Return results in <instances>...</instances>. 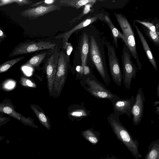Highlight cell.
Instances as JSON below:
<instances>
[{
	"label": "cell",
	"mask_w": 159,
	"mask_h": 159,
	"mask_svg": "<svg viewBox=\"0 0 159 159\" xmlns=\"http://www.w3.org/2000/svg\"><path fill=\"white\" fill-rule=\"evenodd\" d=\"M156 111L155 112L156 113L158 116L159 115V107L158 106H157L156 108Z\"/></svg>",
	"instance_id": "36"
},
{
	"label": "cell",
	"mask_w": 159,
	"mask_h": 159,
	"mask_svg": "<svg viewBox=\"0 0 159 159\" xmlns=\"http://www.w3.org/2000/svg\"><path fill=\"white\" fill-rule=\"evenodd\" d=\"M56 1L55 0H46L44 1H41L31 5L30 7H34L38 6L41 5L44 6V4L49 6L53 4V3Z\"/></svg>",
	"instance_id": "29"
},
{
	"label": "cell",
	"mask_w": 159,
	"mask_h": 159,
	"mask_svg": "<svg viewBox=\"0 0 159 159\" xmlns=\"http://www.w3.org/2000/svg\"><path fill=\"white\" fill-rule=\"evenodd\" d=\"M30 107L41 123L48 130L50 129L49 121L44 113L40 111L35 104H30Z\"/></svg>",
	"instance_id": "19"
},
{
	"label": "cell",
	"mask_w": 159,
	"mask_h": 159,
	"mask_svg": "<svg viewBox=\"0 0 159 159\" xmlns=\"http://www.w3.org/2000/svg\"><path fill=\"white\" fill-rule=\"evenodd\" d=\"M135 98V101L132 109L131 114L133 116V122L138 125L141 122L143 114L144 102L145 98L143 92L140 87Z\"/></svg>",
	"instance_id": "11"
},
{
	"label": "cell",
	"mask_w": 159,
	"mask_h": 159,
	"mask_svg": "<svg viewBox=\"0 0 159 159\" xmlns=\"http://www.w3.org/2000/svg\"><path fill=\"white\" fill-rule=\"evenodd\" d=\"M5 34L0 28V39L5 38Z\"/></svg>",
	"instance_id": "34"
},
{
	"label": "cell",
	"mask_w": 159,
	"mask_h": 159,
	"mask_svg": "<svg viewBox=\"0 0 159 159\" xmlns=\"http://www.w3.org/2000/svg\"><path fill=\"white\" fill-rule=\"evenodd\" d=\"M159 101H156L154 102V105L155 106H157V105H158L159 104Z\"/></svg>",
	"instance_id": "37"
},
{
	"label": "cell",
	"mask_w": 159,
	"mask_h": 159,
	"mask_svg": "<svg viewBox=\"0 0 159 159\" xmlns=\"http://www.w3.org/2000/svg\"><path fill=\"white\" fill-rule=\"evenodd\" d=\"M82 134L86 139L93 144H96L98 142V140L97 135L92 130L87 129L83 132Z\"/></svg>",
	"instance_id": "22"
},
{
	"label": "cell",
	"mask_w": 159,
	"mask_h": 159,
	"mask_svg": "<svg viewBox=\"0 0 159 159\" xmlns=\"http://www.w3.org/2000/svg\"><path fill=\"white\" fill-rule=\"evenodd\" d=\"M135 28L149 61L157 71V69L156 61L143 34L136 25H135Z\"/></svg>",
	"instance_id": "15"
},
{
	"label": "cell",
	"mask_w": 159,
	"mask_h": 159,
	"mask_svg": "<svg viewBox=\"0 0 159 159\" xmlns=\"http://www.w3.org/2000/svg\"><path fill=\"white\" fill-rule=\"evenodd\" d=\"M69 59L63 52L59 53L53 90L59 93L63 86L66 75Z\"/></svg>",
	"instance_id": "7"
},
{
	"label": "cell",
	"mask_w": 159,
	"mask_h": 159,
	"mask_svg": "<svg viewBox=\"0 0 159 159\" xmlns=\"http://www.w3.org/2000/svg\"><path fill=\"white\" fill-rule=\"evenodd\" d=\"M70 115L75 117H81L88 116L87 112L84 109H78L71 111Z\"/></svg>",
	"instance_id": "28"
},
{
	"label": "cell",
	"mask_w": 159,
	"mask_h": 159,
	"mask_svg": "<svg viewBox=\"0 0 159 159\" xmlns=\"http://www.w3.org/2000/svg\"><path fill=\"white\" fill-rule=\"evenodd\" d=\"M85 83L87 91L97 98L108 99L112 103L120 98L107 89L94 75L87 77Z\"/></svg>",
	"instance_id": "4"
},
{
	"label": "cell",
	"mask_w": 159,
	"mask_h": 159,
	"mask_svg": "<svg viewBox=\"0 0 159 159\" xmlns=\"http://www.w3.org/2000/svg\"><path fill=\"white\" fill-rule=\"evenodd\" d=\"M90 55L105 85L109 86L111 80L106 61L103 45L99 38L91 35L90 37Z\"/></svg>",
	"instance_id": "1"
},
{
	"label": "cell",
	"mask_w": 159,
	"mask_h": 159,
	"mask_svg": "<svg viewBox=\"0 0 159 159\" xmlns=\"http://www.w3.org/2000/svg\"><path fill=\"white\" fill-rule=\"evenodd\" d=\"M57 9V6L54 4L49 6L41 5L25 9L21 12V15L30 19H36Z\"/></svg>",
	"instance_id": "12"
},
{
	"label": "cell",
	"mask_w": 159,
	"mask_h": 159,
	"mask_svg": "<svg viewBox=\"0 0 159 159\" xmlns=\"http://www.w3.org/2000/svg\"><path fill=\"white\" fill-rule=\"evenodd\" d=\"M147 35L157 45H159V37L158 31L153 32L144 27Z\"/></svg>",
	"instance_id": "26"
},
{
	"label": "cell",
	"mask_w": 159,
	"mask_h": 159,
	"mask_svg": "<svg viewBox=\"0 0 159 159\" xmlns=\"http://www.w3.org/2000/svg\"><path fill=\"white\" fill-rule=\"evenodd\" d=\"M159 154L158 146L154 145L148 153L145 159H158Z\"/></svg>",
	"instance_id": "24"
},
{
	"label": "cell",
	"mask_w": 159,
	"mask_h": 159,
	"mask_svg": "<svg viewBox=\"0 0 159 159\" xmlns=\"http://www.w3.org/2000/svg\"><path fill=\"white\" fill-rule=\"evenodd\" d=\"M24 57H21L7 61L0 65V73L8 70L15 64L22 60Z\"/></svg>",
	"instance_id": "21"
},
{
	"label": "cell",
	"mask_w": 159,
	"mask_h": 159,
	"mask_svg": "<svg viewBox=\"0 0 159 159\" xmlns=\"http://www.w3.org/2000/svg\"><path fill=\"white\" fill-rule=\"evenodd\" d=\"M19 82L21 85L24 87L28 88H35L36 85L29 79L23 76L20 77Z\"/></svg>",
	"instance_id": "23"
},
{
	"label": "cell",
	"mask_w": 159,
	"mask_h": 159,
	"mask_svg": "<svg viewBox=\"0 0 159 159\" xmlns=\"http://www.w3.org/2000/svg\"><path fill=\"white\" fill-rule=\"evenodd\" d=\"M92 4H87L84 5L83 11L78 16L73 19L70 22V25H71L77 20H80L84 16L87 14L91 10L90 8L92 6Z\"/></svg>",
	"instance_id": "25"
},
{
	"label": "cell",
	"mask_w": 159,
	"mask_h": 159,
	"mask_svg": "<svg viewBox=\"0 0 159 159\" xmlns=\"http://www.w3.org/2000/svg\"><path fill=\"white\" fill-rule=\"evenodd\" d=\"M83 73L85 75H87L90 73V69L89 67L86 66L83 67Z\"/></svg>",
	"instance_id": "33"
},
{
	"label": "cell",
	"mask_w": 159,
	"mask_h": 159,
	"mask_svg": "<svg viewBox=\"0 0 159 159\" xmlns=\"http://www.w3.org/2000/svg\"><path fill=\"white\" fill-rule=\"evenodd\" d=\"M107 119L117 138L135 157L137 158H141V155L139 152L137 142L133 139L129 132L120 122L119 117L112 113L108 115Z\"/></svg>",
	"instance_id": "2"
},
{
	"label": "cell",
	"mask_w": 159,
	"mask_h": 159,
	"mask_svg": "<svg viewBox=\"0 0 159 159\" xmlns=\"http://www.w3.org/2000/svg\"><path fill=\"white\" fill-rule=\"evenodd\" d=\"M116 20L121 28L125 39V44L131 54L136 60L138 69L141 70L142 65L138 58L133 31L129 22L124 15L114 13Z\"/></svg>",
	"instance_id": "3"
},
{
	"label": "cell",
	"mask_w": 159,
	"mask_h": 159,
	"mask_svg": "<svg viewBox=\"0 0 159 159\" xmlns=\"http://www.w3.org/2000/svg\"><path fill=\"white\" fill-rule=\"evenodd\" d=\"M89 43L88 35L84 33L80 43V49L82 67L86 66L87 58L89 52Z\"/></svg>",
	"instance_id": "16"
},
{
	"label": "cell",
	"mask_w": 159,
	"mask_h": 159,
	"mask_svg": "<svg viewBox=\"0 0 159 159\" xmlns=\"http://www.w3.org/2000/svg\"><path fill=\"white\" fill-rule=\"evenodd\" d=\"M46 52L43 53L35 55L30 59L24 66L34 67L38 66L45 58Z\"/></svg>",
	"instance_id": "20"
},
{
	"label": "cell",
	"mask_w": 159,
	"mask_h": 159,
	"mask_svg": "<svg viewBox=\"0 0 159 159\" xmlns=\"http://www.w3.org/2000/svg\"><path fill=\"white\" fill-rule=\"evenodd\" d=\"M159 84H158L157 88V95L159 98Z\"/></svg>",
	"instance_id": "35"
},
{
	"label": "cell",
	"mask_w": 159,
	"mask_h": 159,
	"mask_svg": "<svg viewBox=\"0 0 159 159\" xmlns=\"http://www.w3.org/2000/svg\"><path fill=\"white\" fill-rule=\"evenodd\" d=\"M135 20L152 31L156 32L158 31V30H157L156 27L152 23L143 21L139 20Z\"/></svg>",
	"instance_id": "27"
},
{
	"label": "cell",
	"mask_w": 159,
	"mask_h": 159,
	"mask_svg": "<svg viewBox=\"0 0 159 159\" xmlns=\"http://www.w3.org/2000/svg\"><path fill=\"white\" fill-rule=\"evenodd\" d=\"M95 0H61L59 2L62 6H69L78 9L87 4H93Z\"/></svg>",
	"instance_id": "18"
},
{
	"label": "cell",
	"mask_w": 159,
	"mask_h": 159,
	"mask_svg": "<svg viewBox=\"0 0 159 159\" xmlns=\"http://www.w3.org/2000/svg\"><path fill=\"white\" fill-rule=\"evenodd\" d=\"M15 3H16L19 6H22L30 4L32 2L28 0H15Z\"/></svg>",
	"instance_id": "30"
},
{
	"label": "cell",
	"mask_w": 159,
	"mask_h": 159,
	"mask_svg": "<svg viewBox=\"0 0 159 159\" xmlns=\"http://www.w3.org/2000/svg\"><path fill=\"white\" fill-rule=\"evenodd\" d=\"M101 14H98L93 17H89L74 26L70 30L57 36L55 38L63 39V47L65 48L66 44L67 43V41L73 33L78 30L85 27L95 21L101 17Z\"/></svg>",
	"instance_id": "13"
},
{
	"label": "cell",
	"mask_w": 159,
	"mask_h": 159,
	"mask_svg": "<svg viewBox=\"0 0 159 159\" xmlns=\"http://www.w3.org/2000/svg\"><path fill=\"white\" fill-rule=\"evenodd\" d=\"M104 20L109 26L112 33L115 46L116 48H118L117 39H121L125 43V39L123 34L113 24L110 17L107 15L104 16Z\"/></svg>",
	"instance_id": "17"
},
{
	"label": "cell",
	"mask_w": 159,
	"mask_h": 159,
	"mask_svg": "<svg viewBox=\"0 0 159 159\" xmlns=\"http://www.w3.org/2000/svg\"><path fill=\"white\" fill-rule=\"evenodd\" d=\"M15 107L9 99L5 98L0 103V113L6 114L21 122L25 116L17 112Z\"/></svg>",
	"instance_id": "14"
},
{
	"label": "cell",
	"mask_w": 159,
	"mask_h": 159,
	"mask_svg": "<svg viewBox=\"0 0 159 159\" xmlns=\"http://www.w3.org/2000/svg\"><path fill=\"white\" fill-rule=\"evenodd\" d=\"M59 55V52L55 50L48 59L46 63V70L48 89L50 95L53 90Z\"/></svg>",
	"instance_id": "9"
},
{
	"label": "cell",
	"mask_w": 159,
	"mask_h": 159,
	"mask_svg": "<svg viewBox=\"0 0 159 159\" xmlns=\"http://www.w3.org/2000/svg\"><path fill=\"white\" fill-rule=\"evenodd\" d=\"M121 60L123 84L125 88L129 89L132 80L135 78L138 68L133 62L131 59V54L125 44L123 48Z\"/></svg>",
	"instance_id": "5"
},
{
	"label": "cell",
	"mask_w": 159,
	"mask_h": 159,
	"mask_svg": "<svg viewBox=\"0 0 159 159\" xmlns=\"http://www.w3.org/2000/svg\"></svg>",
	"instance_id": "38"
},
{
	"label": "cell",
	"mask_w": 159,
	"mask_h": 159,
	"mask_svg": "<svg viewBox=\"0 0 159 159\" xmlns=\"http://www.w3.org/2000/svg\"><path fill=\"white\" fill-rule=\"evenodd\" d=\"M56 44L50 42L40 41L25 43L16 47L9 57L28 53L39 50L54 49Z\"/></svg>",
	"instance_id": "8"
},
{
	"label": "cell",
	"mask_w": 159,
	"mask_h": 159,
	"mask_svg": "<svg viewBox=\"0 0 159 159\" xmlns=\"http://www.w3.org/2000/svg\"><path fill=\"white\" fill-rule=\"evenodd\" d=\"M3 115V114H0V125L6 123L11 119L9 117H4Z\"/></svg>",
	"instance_id": "31"
},
{
	"label": "cell",
	"mask_w": 159,
	"mask_h": 159,
	"mask_svg": "<svg viewBox=\"0 0 159 159\" xmlns=\"http://www.w3.org/2000/svg\"><path fill=\"white\" fill-rule=\"evenodd\" d=\"M135 101V98L134 96L129 98L123 99L120 98L112 102L113 113L118 117L126 114L130 118L131 115L132 107Z\"/></svg>",
	"instance_id": "10"
},
{
	"label": "cell",
	"mask_w": 159,
	"mask_h": 159,
	"mask_svg": "<svg viewBox=\"0 0 159 159\" xmlns=\"http://www.w3.org/2000/svg\"><path fill=\"white\" fill-rule=\"evenodd\" d=\"M105 43L107 49L109 66L111 76L114 82L120 86L121 84L123 75L115 48L109 41L106 40Z\"/></svg>",
	"instance_id": "6"
},
{
	"label": "cell",
	"mask_w": 159,
	"mask_h": 159,
	"mask_svg": "<svg viewBox=\"0 0 159 159\" xmlns=\"http://www.w3.org/2000/svg\"><path fill=\"white\" fill-rule=\"evenodd\" d=\"M13 3H15V0H0V6L6 5Z\"/></svg>",
	"instance_id": "32"
}]
</instances>
